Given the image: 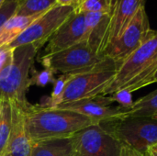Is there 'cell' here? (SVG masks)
<instances>
[{"instance_id":"11","label":"cell","mask_w":157,"mask_h":156,"mask_svg":"<svg viewBox=\"0 0 157 156\" xmlns=\"http://www.w3.org/2000/svg\"><path fill=\"white\" fill-rule=\"evenodd\" d=\"M85 40V14L75 10L49 39L44 49V54L58 52Z\"/></svg>"},{"instance_id":"7","label":"cell","mask_w":157,"mask_h":156,"mask_svg":"<svg viewBox=\"0 0 157 156\" xmlns=\"http://www.w3.org/2000/svg\"><path fill=\"white\" fill-rule=\"evenodd\" d=\"M75 10L70 6H54L40 16L8 46L14 49L22 45L33 44L40 50Z\"/></svg>"},{"instance_id":"2","label":"cell","mask_w":157,"mask_h":156,"mask_svg":"<svg viewBox=\"0 0 157 156\" xmlns=\"http://www.w3.org/2000/svg\"><path fill=\"white\" fill-rule=\"evenodd\" d=\"M157 71V31L150 32L144 41L121 62L114 78L102 96L126 90L131 93L152 85Z\"/></svg>"},{"instance_id":"28","label":"cell","mask_w":157,"mask_h":156,"mask_svg":"<svg viewBox=\"0 0 157 156\" xmlns=\"http://www.w3.org/2000/svg\"><path fill=\"white\" fill-rule=\"evenodd\" d=\"M155 83H157V71L155 72V75H154V77L152 79V84H155Z\"/></svg>"},{"instance_id":"29","label":"cell","mask_w":157,"mask_h":156,"mask_svg":"<svg viewBox=\"0 0 157 156\" xmlns=\"http://www.w3.org/2000/svg\"><path fill=\"white\" fill-rule=\"evenodd\" d=\"M5 1H6V0H0V6L4 4V2H5Z\"/></svg>"},{"instance_id":"21","label":"cell","mask_w":157,"mask_h":156,"mask_svg":"<svg viewBox=\"0 0 157 156\" xmlns=\"http://www.w3.org/2000/svg\"><path fill=\"white\" fill-rule=\"evenodd\" d=\"M33 72H30V76L29 78V87L32 86H37L44 87L49 84H53L55 81L54 74L55 73L50 68H44L41 71H36L31 69Z\"/></svg>"},{"instance_id":"14","label":"cell","mask_w":157,"mask_h":156,"mask_svg":"<svg viewBox=\"0 0 157 156\" xmlns=\"http://www.w3.org/2000/svg\"><path fill=\"white\" fill-rule=\"evenodd\" d=\"M112 13L85 14L86 41L97 53L102 55Z\"/></svg>"},{"instance_id":"27","label":"cell","mask_w":157,"mask_h":156,"mask_svg":"<svg viewBox=\"0 0 157 156\" xmlns=\"http://www.w3.org/2000/svg\"><path fill=\"white\" fill-rule=\"evenodd\" d=\"M144 156H157V143L149 147L144 154Z\"/></svg>"},{"instance_id":"26","label":"cell","mask_w":157,"mask_h":156,"mask_svg":"<svg viewBox=\"0 0 157 156\" xmlns=\"http://www.w3.org/2000/svg\"><path fill=\"white\" fill-rule=\"evenodd\" d=\"M120 156H144L143 154L128 147H121Z\"/></svg>"},{"instance_id":"4","label":"cell","mask_w":157,"mask_h":156,"mask_svg":"<svg viewBox=\"0 0 157 156\" xmlns=\"http://www.w3.org/2000/svg\"><path fill=\"white\" fill-rule=\"evenodd\" d=\"M39 61L55 74H80L103 69H117L118 64L109 58L95 52L83 40L58 52L43 54Z\"/></svg>"},{"instance_id":"12","label":"cell","mask_w":157,"mask_h":156,"mask_svg":"<svg viewBox=\"0 0 157 156\" xmlns=\"http://www.w3.org/2000/svg\"><path fill=\"white\" fill-rule=\"evenodd\" d=\"M11 107V131L3 156H30L32 144L26 132L23 109L12 103Z\"/></svg>"},{"instance_id":"20","label":"cell","mask_w":157,"mask_h":156,"mask_svg":"<svg viewBox=\"0 0 157 156\" xmlns=\"http://www.w3.org/2000/svg\"><path fill=\"white\" fill-rule=\"evenodd\" d=\"M116 0H84L75 10L79 13H112Z\"/></svg>"},{"instance_id":"25","label":"cell","mask_w":157,"mask_h":156,"mask_svg":"<svg viewBox=\"0 0 157 156\" xmlns=\"http://www.w3.org/2000/svg\"><path fill=\"white\" fill-rule=\"evenodd\" d=\"M83 1L84 0H56V5L62 6H70L76 10Z\"/></svg>"},{"instance_id":"19","label":"cell","mask_w":157,"mask_h":156,"mask_svg":"<svg viewBox=\"0 0 157 156\" xmlns=\"http://www.w3.org/2000/svg\"><path fill=\"white\" fill-rule=\"evenodd\" d=\"M12 122V107L7 100H1L0 107V156L4 155L6 151Z\"/></svg>"},{"instance_id":"15","label":"cell","mask_w":157,"mask_h":156,"mask_svg":"<svg viewBox=\"0 0 157 156\" xmlns=\"http://www.w3.org/2000/svg\"><path fill=\"white\" fill-rule=\"evenodd\" d=\"M30 156H75L72 139H54L33 143Z\"/></svg>"},{"instance_id":"30","label":"cell","mask_w":157,"mask_h":156,"mask_svg":"<svg viewBox=\"0 0 157 156\" xmlns=\"http://www.w3.org/2000/svg\"><path fill=\"white\" fill-rule=\"evenodd\" d=\"M0 107H1V99H0Z\"/></svg>"},{"instance_id":"6","label":"cell","mask_w":157,"mask_h":156,"mask_svg":"<svg viewBox=\"0 0 157 156\" xmlns=\"http://www.w3.org/2000/svg\"><path fill=\"white\" fill-rule=\"evenodd\" d=\"M115 73L116 69H103L73 75L59 98L57 106L102 96L112 82Z\"/></svg>"},{"instance_id":"5","label":"cell","mask_w":157,"mask_h":156,"mask_svg":"<svg viewBox=\"0 0 157 156\" xmlns=\"http://www.w3.org/2000/svg\"><path fill=\"white\" fill-rule=\"evenodd\" d=\"M121 147L141 154L157 143V119L125 117L99 123Z\"/></svg>"},{"instance_id":"9","label":"cell","mask_w":157,"mask_h":156,"mask_svg":"<svg viewBox=\"0 0 157 156\" xmlns=\"http://www.w3.org/2000/svg\"><path fill=\"white\" fill-rule=\"evenodd\" d=\"M75 156H120L121 146L99 124L91 125L71 137Z\"/></svg>"},{"instance_id":"3","label":"cell","mask_w":157,"mask_h":156,"mask_svg":"<svg viewBox=\"0 0 157 156\" xmlns=\"http://www.w3.org/2000/svg\"><path fill=\"white\" fill-rule=\"evenodd\" d=\"M39 49L33 44L14 48L11 63L0 74V99L27 109L29 104L26 98L29 78Z\"/></svg>"},{"instance_id":"13","label":"cell","mask_w":157,"mask_h":156,"mask_svg":"<svg viewBox=\"0 0 157 156\" xmlns=\"http://www.w3.org/2000/svg\"><path fill=\"white\" fill-rule=\"evenodd\" d=\"M144 3L145 0H116L104 49L124 31Z\"/></svg>"},{"instance_id":"18","label":"cell","mask_w":157,"mask_h":156,"mask_svg":"<svg viewBox=\"0 0 157 156\" xmlns=\"http://www.w3.org/2000/svg\"><path fill=\"white\" fill-rule=\"evenodd\" d=\"M56 6V0H19L16 16L29 17L40 15Z\"/></svg>"},{"instance_id":"1","label":"cell","mask_w":157,"mask_h":156,"mask_svg":"<svg viewBox=\"0 0 157 156\" xmlns=\"http://www.w3.org/2000/svg\"><path fill=\"white\" fill-rule=\"evenodd\" d=\"M25 129L31 143L65 139L95 123L76 112L30 105L23 109Z\"/></svg>"},{"instance_id":"8","label":"cell","mask_w":157,"mask_h":156,"mask_svg":"<svg viewBox=\"0 0 157 156\" xmlns=\"http://www.w3.org/2000/svg\"><path fill=\"white\" fill-rule=\"evenodd\" d=\"M151 31L145 7L143 6L124 31L105 47L102 54L119 64L144 41Z\"/></svg>"},{"instance_id":"31","label":"cell","mask_w":157,"mask_h":156,"mask_svg":"<svg viewBox=\"0 0 157 156\" xmlns=\"http://www.w3.org/2000/svg\"><path fill=\"white\" fill-rule=\"evenodd\" d=\"M6 1H10V0H6Z\"/></svg>"},{"instance_id":"24","label":"cell","mask_w":157,"mask_h":156,"mask_svg":"<svg viewBox=\"0 0 157 156\" xmlns=\"http://www.w3.org/2000/svg\"><path fill=\"white\" fill-rule=\"evenodd\" d=\"M13 51L8 45L0 47V74L6 69L13 60Z\"/></svg>"},{"instance_id":"16","label":"cell","mask_w":157,"mask_h":156,"mask_svg":"<svg viewBox=\"0 0 157 156\" xmlns=\"http://www.w3.org/2000/svg\"><path fill=\"white\" fill-rule=\"evenodd\" d=\"M40 15L22 17L14 15L0 28V47L13 42Z\"/></svg>"},{"instance_id":"22","label":"cell","mask_w":157,"mask_h":156,"mask_svg":"<svg viewBox=\"0 0 157 156\" xmlns=\"http://www.w3.org/2000/svg\"><path fill=\"white\" fill-rule=\"evenodd\" d=\"M132 95V93H131L129 91L121 90V91L115 92L112 95L107 96V97H109V98L112 104L117 103L118 106H121L124 108H130L133 103Z\"/></svg>"},{"instance_id":"10","label":"cell","mask_w":157,"mask_h":156,"mask_svg":"<svg viewBox=\"0 0 157 156\" xmlns=\"http://www.w3.org/2000/svg\"><path fill=\"white\" fill-rule=\"evenodd\" d=\"M55 108L76 112L88 118L95 124L124 118L128 110V108L121 106H112V103L107 96H98L77 102L60 104Z\"/></svg>"},{"instance_id":"23","label":"cell","mask_w":157,"mask_h":156,"mask_svg":"<svg viewBox=\"0 0 157 156\" xmlns=\"http://www.w3.org/2000/svg\"><path fill=\"white\" fill-rule=\"evenodd\" d=\"M18 3H19V0L5 1L4 4L0 6V28L10 17H12L15 15Z\"/></svg>"},{"instance_id":"17","label":"cell","mask_w":157,"mask_h":156,"mask_svg":"<svg viewBox=\"0 0 157 156\" xmlns=\"http://www.w3.org/2000/svg\"><path fill=\"white\" fill-rule=\"evenodd\" d=\"M125 117L157 119V88L133 101L132 107L128 108Z\"/></svg>"}]
</instances>
